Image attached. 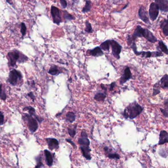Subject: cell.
Wrapping results in <instances>:
<instances>
[{"label": "cell", "mask_w": 168, "mask_h": 168, "mask_svg": "<svg viewBox=\"0 0 168 168\" xmlns=\"http://www.w3.org/2000/svg\"><path fill=\"white\" fill-rule=\"evenodd\" d=\"M45 140L48 144V148L50 150H56L59 148V141L57 139L49 138L45 139Z\"/></svg>", "instance_id": "obj_12"}, {"label": "cell", "mask_w": 168, "mask_h": 168, "mask_svg": "<svg viewBox=\"0 0 168 168\" xmlns=\"http://www.w3.org/2000/svg\"><path fill=\"white\" fill-rule=\"evenodd\" d=\"M168 100L167 99L166 101H165V106H166V107H168Z\"/></svg>", "instance_id": "obj_43"}, {"label": "cell", "mask_w": 168, "mask_h": 168, "mask_svg": "<svg viewBox=\"0 0 168 168\" xmlns=\"http://www.w3.org/2000/svg\"><path fill=\"white\" fill-rule=\"evenodd\" d=\"M36 162H37V166L35 168H40L43 166V164L41 161V155L38 156L36 158Z\"/></svg>", "instance_id": "obj_33"}, {"label": "cell", "mask_w": 168, "mask_h": 168, "mask_svg": "<svg viewBox=\"0 0 168 168\" xmlns=\"http://www.w3.org/2000/svg\"><path fill=\"white\" fill-rule=\"evenodd\" d=\"M80 149L84 157L85 158L88 160H90L91 159V156L90 154L91 150L90 148V146H81Z\"/></svg>", "instance_id": "obj_17"}, {"label": "cell", "mask_w": 168, "mask_h": 168, "mask_svg": "<svg viewBox=\"0 0 168 168\" xmlns=\"http://www.w3.org/2000/svg\"><path fill=\"white\" fill-rule=\"evenodd\" d=\"M158 47L161 50L162 52H164V53L167 55L168 54V50L166 45H165L163 41H159L158 43Z\"/></svg>", "instance_id": "obj_26"}, {"label": "cell", "mask_w": 168, "mask_h": 168, "mask_svg": "<svg viewBox=\"0 0 168 168\" xmlns=\"http://www.w3.org/2000/svg\"><path fill=\"white\" fill-rule=\"evenodd\" d=\"M4 123V115L0 111V125H3Z\"/></svg>", "instance_id": "obj_38"}, {"label": "cell", "mask_w": 168, "mask_h": 168, "mask_svg": "<svg viewBox=\"0 0 168 168\" xmlns=\"http://www.w3.org/2000/svg\"><path fill=\"white\" fill-rule=\"evenodd\" d=\"M28 96L30 97L32 99L33 101L34 102V101H35V97L34 96V94L33 92H30V93L28 94Z\"/></svg>", "instance_id": "obj_41"}, {"label": "cell", "mask_w": 168, "mask_h": 168, "mask_svg": "<svg viewBox=\"0 0 168 168\" xmlns=\"http://www.w3.org/2000/svg\"><path fill=\"white\" fill-rule=\"evenodd\" d=\"M66 120L67 121L71 123H73L75 120V113L72 111H70L67 113L66 115Z\"/></svg>", "instance_id": "obj_23"}, {"label": "cell", "mask_w": 168, "mask_h": 168, "mask_svg": "<svg viewBox=\"0 0 168 168\" xmlns=\"http://www.w3.org/2000/svg\"><path fill=\"white\" fill-rule=\"evenodd\" d=\"M107 97V92H105L104 93L99 92L95 94L94 98L97 101H104Z\"/></svg>", "instance_id": "obj_22"}, {"label": "cell", "mask_w": 168, "mask_h": 168, "mask_svg": "<svg viewBox=\"0 0 168 168\" xmlns=\"http://www.w3.org/2000/svg\"><path fill=\"white\" fill-rule=\"evenodd\" d=\"M158 83H156L154 85L153 89V96H155V95H157L160 92V90L158 88Z\"/></svg>", "instance_id": "obj_34"}, {"label": "cell", "mask_w": 168, "mask_h": 168, "mask_svg": "<svg viewBox=\"0 0 168 168\" xmlns=\"http://www.w3.org/2000/svg\"><path fill=\"white\" fill-rule=\"evenodd\" d=\"M66 141L67 142H68L69 143H70L71 145H72V146H73L74 148H76V147H77V146H76V145H75V143H73V141H72L71 139H66Z\"/></svg>", "instance_id": "obj_39"}, {"label": "cell", "mask_w": 168, "mask_h": 168, "mask_svg": "<svg viewBox=\"0 0 168 168\" xmlns=\"http://www.w3.org/2000/svg\"><path fill=\"white\" fill-rule=\"evenodd\" d=\"M160 27L163 30V34L166 37L168 36V20L164 19L160 23Z\"/></svg>", "instance_id": "obj_21"}, {"label": "cell", "mask_w": 168, "mask_h": 168, "mask_svg": "<svg viewBox=\"0 0 168 168\" xmlns=\"http://www.w3.org/2000/svg\"><path fill=\"white\" fill-rule=\"evenodd\" d=\"M68 133L70 135L72 138H73L75 137L76 134V132H77V125H75V127L74 128H68Z\"/></svg>", "instance_id": "obj_31"}, {"label": "cell", "mask_w": 168, "mask_h": 168, "mask_svg": "<svg viewBox=\"0 0 168 168\" xmlns=\"http://www.w3.org/2000/svg\"><path fill=\"white\" fill-rule=\"evenodd\" d=\"M168 134L167 131H161L159 134V141L158 145H162L165 143H168Z\"/></svg>", "instance_id": "obj_18"}, {"label": "cell", "mask_w": 168, "mask_h": 168, "mask_svg": "<svg viewBox=\"0 0 168 168\" xmlns=\"http://www.w3.org/2000/svg\"><path fill=\"white\" fill-rule=\"evenodd\" d=\"M73 3L75 4V3H77V2H78V0H73Z\"/></svg>", "instance_id": "obj_44"}, {"label": "cell", "mask_w": 168, "mask_h": 168, "mask_svg": "<svg viewBox=\"0 0 168 168\" xmlns=\"http://www.w3.org/2000/svg\"><path fill=\"white\" fill-rule=\"evenodd\" d=\"M91 2L90 1L87 0V1H86L85 5L84 6V7L83 8L82 12L83 13L89 12L90 10H91Z\"/></svg>", "instance_id": "obj_27"}, {"label": "cell", "mask_w": 168, "mask_h": 168, "mask_svg": "<svg viewBox=\"0 0 168 168\" xmlns=\"http://www.w3.org/2000/svg\"><path fill=\"white\" fill-rule=\"evenodd\" d=\"M139 16L141 19L145 23L149 24H150V22L149 20V17L147 15V13L145 7L143 6H141L139 8Z\"/></svg>", "instance_id": "obj_14"}, {"label": "cell", "mask_w": 168, "mask_h": 168, "mask_svg": "<svg viewBox=\"0 0 168 168\" xmlns=\"http://www.w3.org/2000/svg\"><path fill=\"white\" fill-rule=\"evenodd\" d=\"M24 111H28L29 113V115H32V116H34L36 120H37V121L39 122V123H41L43 121V119L41 118V117L38 116L36 114V110L33 108V107H24L23 109Z\"/></svg>", "instance_id": "obj_15"}, {"label": "cell", "mask_w": 168, "mask_h": 168, "mask_svg": "<svg viewBox=\"0 0 168 168\" xmlns=\"http://www.w3.org/2000/svg\"><path fill=\"white\" fill-rule=\"evenodd\" d=\"M156 4L157 5L159 10L164 13H168V0H154Z\"/></svg>", "instance_id": "obj_13"}, {"label": "cell", "mask_w": 168, "mask_h": 168, "mask_svg": "<svg viewBox=\"0 0 168 168\" xmlns=\"http://www.w3.org/2000/svg\"><path fill=\"white\" fill-rule=\"evenodd\" d=\"M63 13H64V18L66 20V21H72L73 20L75 19V18L72 15L69 13L67 11H64Z\"/></svg>", "instance_id": "obj_29"}, {"label": "cell", "mask_w": 168, "mask_h": 168, "mask_svg": "<svg viewBox=\"0 0 168 168\" xmlns=\"http://www.w3.org/2000/svg\"><path fill=\"white\" fill-rule=\"evenodd\" d=\"M45 160H46L47 164L48 166H51L53 163V159L52 154L47 149L45 150Z\"/></svg>", "instance_id": "obj_19"}, {"label": "cell", "mask_w": 168, "mask_h": 168, "mask_svg": "<svg viewBox=\"0 0 168 168\" xmlns=\"http://www.w3.org/2000/svg\"><path fill=\"white\" fill-rule=\"evenodd\" d=\"M22 119L27 123L29 130L32 133L35 132L38 128L37 120L33 116L26 113L23 115Z\"/></svg>", "instance_id": "obj_3"}, {"label": "cell", "mask_w": 168, "mask_h": 168, "mask_svg": "<svg viewBox=\"0 0 168 168\" xmlns=\"http://www.w3.org/2000/svg\"><path fill=\"white\" fill-rule=\"evenodd\" d=\"M108 153L109 154H107V157L109 158V159H116V160L120 159V156L118 154L116 153H109V152H108Z\"/></svg>", "instance_id": "obj_30"}, {"label": "cell", "mask_w": 168, "mask_h": 168, "mask_svg": "<svg viewBox=\"0 0 168 168\" xmlns=\"http://www.w3.org/2000/svg\"><path fill=\"white\" fill-rule=\"evenodd\" d=\"M135 54L136 55H141L142 57L150 58V57H158L163 56V54L160 51H154V52H150V51H137Z\"/></svg>", "instance_id": "obj_8"}, {"label": "cell", "mask_w": 168, "mask_h": 168, "mask_svg": "<svg viewBox=\"0 0 168 168\" xmlns=\"http://www.w3.org/2000/svg\"><path fill=\"white\" fill-rule=\"evenodd\" d=\"M87 52L89 53L90 55L96 57L102 56L104 54V52H103L100 47H96L92 49L88 50Z\"/></svg>", "instance_id": "obj_16"}, {"label": "cell", "mask_w": 168, "mask_h": 168, "mask_svg": "<svg viewBox=\"0 0 168 168\" xmlns=\"http://www.w3.org/2000/svg\"><path fill=\"white\" fill-rule=\"evenodd\" d=\"M132 75L130 69L128 67H127L125 68L124 73L121 77H120V80H119V83L120 85H123L124 83L127 82V81H129L132 78Z\"/></svg>", "instance_id": "obj_9"}, {"label": "cell", "mask_w": 168, "mask_h": 168, "mask_svg": "<svg viewBox=\"0 0 168 168\" xmlns=\"http://www.w3.org/2000/svg\"><path fill=\"white\" fill-rule=\"evenodd\" d=\"M48 73L52 75H59L61 72H60L57 66H56L55 65H53L50 67Z\"/></svg>", "instance_id": "obj_25"}, {"label": "cell", "mask_w": 168, "mask_h": 168, "mask_svg": "<svg viewBox=\"0 0 168 168\" xmlns=\"http://www.w3.org/2000/svg\"><path fill=\"white\" fill-rule=\"evenodd\" d=\"M160 109L161 111V113H163V115L164 116V117H165L166 118H167L168 116V107H166V108L164 109L160 108Z\"/></svg>", "instance_id": "obj_36"}, {"label": "cell", "mask_w": 168, "mask_h": 168, "mask_svg": "<svg viewBox=\"0 0 168 168\" xmlns=\"http://www.w3.org/2000/svg\"><path fill=\"white\" fill-rule=\"evenodd\" d=\"M116 85V83L115 82H112L110 85H109V91H113L115 86Z\"/></svg>", "instance_id": "obj_40"}, {"label": "cell", "mask_w": 168, "mask_h": 168, "mask_svg": "<svg viewBox=\"0 0 168 168\" xmlns=\"http://www.w3.org/2000/svg\"><path fill=\"white\" fill-rule=\"evenodd\" d=\"M142 36L151 43H155L157 41V38H156L154 36L153 34L148 29H143Z\"/></svg>", "instance_id": "obj_10"}, {"label": "cell", "mask_w": 168, "mask_h": 168, "mask_svg": "<svg viewBox=\"0 0 168 168\" xmlns=\"http://www.w3.org/2000/svg\"><path fill=\"white\" fill-rule=\"evenodd\" d=\"M111 39H107L105 41L103 42L100 45V48L102 50H106V51H109V47H111Z\"/></svg>", "instance_id": "obj_24"}, {"label": "cell", "mask_w": 168, "mask_h": 168, "mask_svg": "<svg viewBox=\"0 0 168 168\" xmlns=\"http://www.w3.org/2000/svg\"><path fill=\"white\" fill-rule=\"evenodd\" d=\"M143 111V107L137 103L134 102L126 107L123 115L126 119L129 118L132 120L141 115Z\"/></svg>", "instance_id": "obj_1"}, {"label": "cell", "mask_w": 168, "mask_h": 168, "mask_svg": "<svg viewBox=\"0 0 168 168\" xmlns=\"http://www.w3.org/2000/svg\"><path fill=\"white\" fill-rule=\"evenodd\" d=\"M159 84V86L161 88L165 89H168V76L167 74H166L164 75L162 78L161 80L159 81L158 82Z\"/></svg>", "instance_id": "obj_20"}, {"label": "cell", "mask_w": 168, "mask_h": 168, "mask_svg": "<svg viewBox=\"0 0 168 168\" xmlns=\"http://www.w3.org/2000/svg\"><path fill=\"white\" fill-rule=\"evenodd\" d=\"M60 4L63 9H66L67 7V3L66 0H60Z\"/></svg>", "instance_id": "obj_37"}, {"label": "cell", "mask_w": 168, "mask_h": 168, "mask_svg": "<svg viewBox=\"0 0 168 168\" xmlns=\"http://www.w3.org/2000/svg\"><path fill=\"white\" fill-rule=\"evenodd\" d=\"M7 97V96L5 93V90L3 88V84H0V99L2 100L5 101Z\"/></svg>", "instance_id": "obj_28"}, {"label": "cell", "mask_w": 168, "mask_h": 168, "mask_svg": "<svg viewBox=\"0 0 168 168\" xmlns=\"http://www.w3.org/2000/svg\"><path fill=\"white\" fill-rule=\"evenodd\" d=\"M7 56L9 60V64L12 67L15 66L17 62L19 63L24 62L28 60V58L26 56L22 54L17 50L8 53Z\"/></svg>", "instance_id": "obj_2"}, {"label": "cell", "mask_w": 168, "mask_h": 168, "mask_svg": "<svg viewBox=\"0 0 168 168\" xmlns=\"http://www.w3.org/2000/svg\"><path fill=\"white\" fill-rule=\"evenodd\" d=\"M21 33L22 36H25L26 32V27L25 25V23H22L21 25Z\"/></svg>", "instance_id": "obj_35"}, {"label": "cell", "mask_w": 168, "mask_h": 168, "mask_svg": "<svg viewBox=\"0 0 168 168\" xmlns=\"http://www.w3.org/2000/svg\"><path fill=\"white\" fill-rule=\"evenodd\" d=\"M22 79L21 73L17 70L13 69L9 73L7 81L13 86H15L18 83V81L21 80Z\"/></svg>", "instance_id": "obj_4"}, {"label": "cell", "mask_w": 168, "mask_h": 168, "mask_svg": "<svg viewBox=\"0 0 168 168\" xmlns=\"http://www.w3.org/2000/svg\"><path fill=\"white\" fill-rule=\"evenodd\" d=\"M78 143L80 146H90V142L85 131H82L81 132V137L79 139Z\"/></svg>", "instance_id": "obj_11"}, {"label": "cell", "mask_w": 168, "mask_h": 168, "mask_svg": "<svg viewBox=\"0 0 168 168\" xmlns=\"http://www.w3.org/2000/svg\"><path fill=\"white\" fill-rule=\"evenodd\" d=\"M111 47L112 49L113 56L117 59L120 58V54L121 52L122 47L118 42L113 39H111Z\"/></svg>", "instance_id": "obj_5"}, {"label": "cell", "mask_w": 168, "mask_h": 168, "mask_svg": "<svg viewBox=\"0 0 168 168\" xmlns=\"http://www.w3.org/2000/svg\"><path fill=\"white\" fill-rule=\"evenodd\" d=\"M101 87L102 88V89L104 90L105 91L107 92V88H106L105 86H104L103 84H101Z\"/></svg>", "instance_id": "obj_42"}, {"label": "cell", "mask_w": 168, "mask_h": 168, "mask_svg": "<svg viewBox=\"0 0 168 168\" xmlns=\"http://www.w3.org/2000/svg\"><path fill=\"white\" fill-rule=\"evenodd\" d=\"M149 15L152 21L155 20L159 15V8L155 3H152L150 4L149 9Z\"/></svg>", "instance_id": "obj_6"}, {"label": "cell", "mask_w": 168, "mask_h": 168, "mask_svg": "<svg viewBox=\"0 0 168 168\" xmlns=\"http://www.w3.org/2000/svg\"><path fill=\"white\" fill-rule=\"evenodd\" d=\"M85 26H86V27L85 28V32L88 33H91L93 32V29L92 28L91 25L89 22L86 21L85 22Z\"/></svg>", "instance_id": "obj_32"}, {"label": "cell", "mask_w": 168, "mask_h": 168, "mask_svg": "<svg viewBox=\"0 0 168 168\" xmlns=\"http://www.w3.org/2000/svg\"><path fill=\"white\" fill-rule=\"evenodd\" d=\"M51 15H52L53 22L57 25H59L62 22L61 13L57 7L52 6L51 7Z\"/></svg>", "instance_id": "obj_7"}]
</instances>
